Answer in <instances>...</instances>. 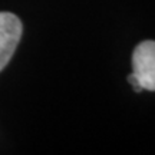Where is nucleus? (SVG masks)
<instances>
[{"label": "nucleus", "instance_id": "f257e3e1", "mask_svg": "<svg viewBox=\"0 0 155 155\" xmlns=\"http://www.w3.org/2000/svg\"><path fill=\"white\" fill-rule=\"evenodd\" d=\"M132 73L137 76L142 91H155V42L139 43L132 55Z\"/></svg>", "mask_w": 155, "mask_h": 155}, {"label": "nucleus", "instance_id": "f03ea898", "mask_svg": "<svg viewBox=\"0 0 155 155\" xmlns=\"http://www.w3.org/2000/svg\"><path fill=\"white\" fill-rule=\"evenodd\" d=\"M20 19L9 12H0V71L5 69L22 38Z\"/></svg>", "mask_w": 155, "mask_h": 155}, {"label": "nucleus", "instance_id": "7ed1b4c3", "mask_svg": "<svg viewBox=\"0 0 155 155\" xmlns=\"http://www.w3.org/2000/svg\"><path fill=\"white\" fill-rule=\"evenodd\" d=\"M128 82L132 85V88L135 89V92H141V91H142V88H141V85H139V82H138V79H137V76H135L134 73H131V75L128 76Z\"/></svg>", "mask_w": 155, "mask_h": 155}]
</instances>
